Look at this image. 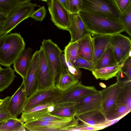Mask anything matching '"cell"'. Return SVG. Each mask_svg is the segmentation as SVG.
Wrapping results in <instances>:
<instances>
[{
  "mask_svg": "<svg viewBox=\"0 0 131 131\" xmlns=\"http://www.w3.org/2000/svg\"><path fill=\"white\" fill-rule=\"evenodd\" d=\"M78 13L87 30L93 35H112L124 31L119 19L83 11Z\"/></svg>",
  "mask_w": 131,
  "mask_h": 131,
  "instance_id": "6da1fadb",
  "label": "cell"
},
{
  "mask_svg": "<svg viewBox=\"0 0 131 131\" xmlns=\"http://www.w3.org/2000/svg\"><path fill=\"white\" fill-rule=\"evenodd\" d=\"M25 43L19 33L0 36V64L10 67L25 49Z\"/></svg>",
  "mask_w": 131,
  "mask_h": 131,
  "instance_id": "7a4b0ae2",
  "label": "cell"
},
{
  "mask_svg": "<svg viewBox=\"0 0 131 131\" xmlns=\"http://www.w3.org/2000/svg\"><path fill=\"white\" fill-rule=\"evenodd\" d=\"M79 121L75 116L59 121H45L36 120L25 122L26 130L30 131H67L78 125Z\"/></svg>",
  "mask_w": 131,
  "mask_h": 131,
  "instance_id": "3957f363",
  "label": "cell"
},
{
  "mask_svg": "<svg viewBox=\"0 0 131 131\" xmlns=\"http://www.w3.org/2000/svg\"><path fill=\"white\" fill-rule=\"evenodd\" d=\"M80 11L119 19L121 15L113 0H82Z\"/></svg>",
  "mask_w": 131,
  "mask_h": 131,
  "instance_id": "277c9868",
  "label": "cell"
},
{
  "mask_svg": "<svg viewBox=\"0 0 131 131\" xmlns=\"http://www.w3.org/2000/svg\"><path fill=\"white\" fill-rule=\"evenodd\" d=\"M39 51L38 85L37 90L41 91L54 87L56 82L49 60L41 46Z\"/></svg>",
  "mask_w": 131,
  "mask_h": 131,
  "instance_id": "5b68a950",
  "label": "cell"
},
{
  "mask_svg": "<svg viewBox=\"0 0 131 131\" xmlns=\"http://www.w3.org/2000/svg\"><path fill=\"white\" fill-rule=\"evenodd\" d=\"M98 91L94 86L84 85L81 81H79L67 90L62 91L54 103L56 105L66 103H75L83 97Z\"/></svg>",
  "mask_w": 131,
  "mask_h": 131,
  "instance_id": "8992f818",
  "label": "cell"
},
{
  "mask_svg": "<svg viewBox=\"0 0 131 131\" xmlns=\"http://www.w3.org/2000/svg\"><path fill=\"white\" fill-rule=\"evenodd\" d=\"M36 4L28 2L23 4L12 11L7 16L4 23L3 34H7L20 23L30 17Z\"/></svg>",
  "mask_w": 131,
  "mask_h": 131,
  "instance_id": "52a82bcc",
  "label": "cell"
},
{
  "mask_svg": "<svg viewBox=\"0 0 131 131\" xmlns=\"http://www.w3.org/2000/svg\"><path fill=\"white\" fill-rule=\"evenodd\" d=\"M41 46L49 60L56 82L58 77L65 70L60 59V55L62 51L50 39L43 40Z\"/></svg>",
  "mask_w": 131,
  "mask_h": 131,
  "instance_id": "ba28073f",
  "label": "cell"
},
{
  "mask_svg": "<svg viewBox=\"0 0 131 131\" xmlns=\"http://www.w3.org/2000/svg\"><path fill=\"white\" fill-rule=\"evenodd\" d=\"M48 9L51 19L59 29L68 31L71 23V14L58 0H49Z\"/></svg>",
  "mask_w": 131,
  "mask_h": 131,
  "instance_id": "9c48e42d",
  "label": "cell"
},
{
  "mask_svg": "<svg viewBox=\"0 0 131 131\" xmlns=\"http://www.w3.org/2000/svg\"><path fill=\"white\" fill-rule=\"evenodd\" d=\"M62 92L56 86L47 90H36L27 98L23 111L40 104L51 102L54 103Z\"/></svg>",
  "mask_w": 131,
  "mask_h": 131,
  "instance_id": "30bf717a",
  "label": "cell"
},
{
  "mask_svg": "<svg viewBox=\"0 0 131 131\" xmlns=\"http://www.w3.org/2000/svg\"><path fill=\"white\" fill-rule=\"evenodd\" d=\"M109 44L118 64H120L131 54V41L127 37L120 34L111 35Z\"/></svg>",
  "mask_w": 131,
  "mask_h": 131,
  "instance_id": "8fae6325",
  "label": "cell"
},
{
  "mask_svg": "<svg viewBox=\"0 0 131 131\" xmlns=\"http://www.w3.org/2000/svg\"><path fill=\"white\" fill-rule=\"evenodd\" d=\"M39 52L37 51L32 55L26 78L24 80L25 92L27 98L35 92L38 85V72Z\"/></svg>",
  "mask_w": 131,
  "mask_h": 131,
  "instance_id": "7c38bea8",
  "label": "cell"
},
{
  "mask_svg": "<svg viewBox=\"0 0 131 131\" xmlns=\"http://www.w3.org/2000/svg\"><path fill=\"white\" fill-rule=\"evenodd\" d=\"M102 102L100 91L84 97L75 103V115L94 110H102Z\"/></svg>",
  "mask_w": 131,
  "mask_h": 131,
  "instance_id": "4fadbf2b",
  "label": "cell"
},
{
  "mask_svg": "<svg viewBox=\"0 0 131 131\" xmlns=\"http://www.w3.org/2000/svg\"><path fill=\"white\" fill-rule=\"evenodd\" d=\"M24 82L13 94L11 96L9 102L7 110L10 117L17 118L23 111L27 99Z\"/></svg>",
  "mask_w": 131,
  "mask_h": 131,
  "instance_id": "5bb4252c",
  "label": "cell"
},
{
  "mask_svg": "<svg viewBox=\"0 0 131 131\" xmlns=\"http://www.w3.org/2000/svg\"><path fill=\"white\" fill-rule=\"evenodd\" d=\"M75 116L78 120L83 123L103 129L113 123L112 121L107 120L106 116L101 110L89 111L75 115Z\"/></svg>",
  "mask_w": 131,
  "mask_h": 131,
  "instance_id": "9a60e30c",
  "label": "cell"
},
{
  "mask_svg": "<svg viewBox=\"0 0 131 131\" xmlns=\"http://www.w3.org/2000/svg\"><path fill=\"white\" fill-rule=\"evenodd\" d=\"M120 89L119 86L116 82L100 91L102 96V111L105 116L116 104Z\"/></svg>",
  "mask_w": 131,
  "mask_h": 131,
  "instance_id": "2e32d148",
  "label": "cell"
},
{
  "mask_svg": "<svg viewBox=\"0 0 131 131\" xmlns=\"http://www.w3.org/2000/svg\"><path fill=\"white\" fill-rule=\"evenodd\" d=\"M56 105L53 102L39 105L23 111L20 118L24 122L37 120L46 116L54 110Z\"/></svg>",
  "mask_w": 131,
  "mask_h": 131,
  "instance_id": "e0dca14e",
  "label": "cell"
},
{
  "mask_svg": "<svg viewBox=\"0 0 131 131\" xmlns=\"http://www.w3.org/2000/svg\"><path fill=\"white\" fill-rule=\"evenodd\" d=\"M71 23L68 29L71 37L70 42L78 41L90 33L86 29L78 13L71 14Z\"/></svg>",
  "mask_w": 131,
  "mask_h": 131,
  "instance_id": "ac0fdd59",
  "label": "cell"
},
{
  "mask_svg": "<svg viewBox=\"0 0 131 131\" xmlns=\"http://www.w3.org/2000/svg\"><path fill=\"white\" fill-rule=\"evenodd\" d=\"M32 51L31 48L24 49L13 63L14 70L22 78L23 80L26 78L32 57Z\"/></svg>",
  "mask_w": 131,
  "mask_h": 131,
  "instance_id": "d6986e66",
  "label": "cell"
},
{
  "mask_svg": "<svg viewBox=\"0 0 131 131\" xmlns=\"http://www.w3.org/2000/svg\"><path fill=\"white\" fill-rule=\"evenodd\" d=\"M111 37L109 35H93L94 52L92 62L94 69L97 62L109 44Z\"/></svg>",
  "mask_w": 131,
  "mask_h": 131,
  "instance_id": "ffe728a7",
  "label": "cell"
},
{
  "mask_svg": "<svg viewBox=\"0 0 131 131\" xmlns=\"http://www.w3.org/2000/svg\"><path fill=\"white\" fill-rule=\"evenodd\" d=\"M77 41L79 46V56L87 60L92 61L94 48L91 34H86Z\"/></svg>",
  "mask_w": 131,
  "mask_h": 131,
  "instance_id": "44dd1931",
  "label": "cell"
},
{
  "mask_svg": "<svg viewBox=\"0 0 131 131\" xmlns=\"http://www.w3.org/2000/svg\"><path fill=\"white\" fill-rule=\"evenodd\" d=\"M117 82L120 87L131 81V56H128L120 64V69L118 73Z\"/></svg>",
  "mask_w": 131,
  "mask_h": 131,
  "instance_id": "7402d4cb",
  "label": "cell"
},
{
  "mask_svg": "<svg viewBox=\"0 0 131 131\" xmlns=\"http://www.w3.org/2000/svg\"><path fill=\"white\" fill-rule=\"evenodd\" d=\"M117 64H118L115 59L113 49L109 44L97 62L94 70Z\"/></svg>",
  "mask_w": 131,
  "mask_h": 131,
  "instance_id": "603a6c76",
  "label": "cell"
},
{
  "mask_svg": "<svg viewBox=\"0 0 131 131\" xmlns=\"http://www.w3.org/2000/svg\"><path fill=\"white\" fill-rule=\"evenodd\" d=\"M120 68V64L94 70L92 74L96 79L107 80L116 77Z\"/></svg>",
  "mask_w": 131,
  "mask_h": 131,
  "instance_id": "cb8c5ba5",
  "label": "cell"
},
{
  "mask_svg": "<svg viewBox=\"0 0 131 131\" xmlns=\"http://www.w3.org/2000/svg\"><path fill=\"white\" fill-rule=\"evenodd\" d=\"M75 103L68 102L56 105L53 110L50 113L51 115L66 117L75 116Z\"/></svg>",
  "mask_w": 131,
  "mask_h": 131,
  "instance_id": "d4e9b609",
  "label": "cell"
},
{
  "mask_svg": "<svg viewBox=\"0 0 131 131\" xmlns=\"http://www.w3.org/2000/svg\"><path fill=\"white\" fill-rule=\"evenodd\" d=\"M79 81L75 79L65 69V71L56 80L55 86L62 91H63L75 84Z\"/></svg>",
  "mask_w": 131,
  "mask_h": 131,
  "instance_id": "484cf974",
  "label": "cell"
},
{
  "mask_svg": "<svg viewBox=\"0 0 131 131\" xmlns=\"http://www.w3.org/2000/svg\"><path fill=\"white\" fill-rule=\"evenodd\" d=\"M15 71L10 67L0 71V93L8 88L12 83L16 76Z\"/></svg>",
  "mask_w": 131,
  "mask_h": 131,
  "instance_id": "4316f807",
  "label": "cell"
},
{
  "mask_svg": "<svg viewBox=\"0 0 131 131\" xmlns=\"http://www.w3.org/2000/svg\"><path fill=\"white\" fill-rule=\"evenodd\" d=\"M24 122L20 118L10 117L0 126V131H26Z\"/></svg>",
  "mask_w": 131,
  "mask_h": 131,
  "instance_id": "83f0119b",
  "label": "cell"
},
{
  "mask_svg": "<svg viewBox=\"0 0 131 131\" xmlns=\"http://www.w3.org/2000/svg\"><path fill=\"white\" fill-rule=\"evenodd\" d=\"M131 110V107L121 103H116L106 117L109 121L118 119L129 112Z\"/></svg>",
  "mask_w": 131,
  "mask_h": 131,
  "instance_id": "f1b7e54d",
  "label": "cell"
},
{
  "mask_svg": "<svg viewBox=\"0 0 131 131\" xmlns=\"http://www.w3.org/2000/svg\"><path fill=\"white\" fill-rule=\"evenodd\" d=\"M31 0H0V12L6 17L18 6Z\"/></svg>",
  "mask_w": 131,
  "mask_h": 131,
  "instance_id": "f546056e",
  "label": "cell"
},
{
  "mask_svg": "<svg viewBox=\"0 0 131 131\" xmlns=\"http://www.w3.org/2000/svg\"><path fill=\"white\" fill-rule=\"evenodd\" d=\"M128 82L120 87L116 103H121L131 107V84Z\"/></svg>",
  "mask_w": 131,
  "mask_h": 131,
  "instance_id": "4dcf8cb0",
  "label": "cell"
},
{
  "mask_svg": "<svg viewBox=\"0 0 131 131\" xmlns=\"http://www.w3.org/2000/svg\"><path fill=\"white\" fill-rule=\"evenodd\" d=\"M62 63L68 71L76 79L79 80L81 77L82 73L80 68L75 67L62 52L60 55Z\"/></svg>",
  "mask_w": 131,
  "mask_h": 131,
  "instance_id": "1f68e13d",
  "label": "cell"
},
{
  "mask_svg": "<svg viewBox=\"0 0 131 131\" xmlns=\"http://www.w3.org/2000/svg\"><path fill=\"white\" fill-rule=\"evenodd\" d=\"M64 52L65 57L73 63L79 56L78 41L70 42L65 47Z\"/></svg>",
  "mask_w": 131,
  "mask_h": 131,
  "instance_id": "d6a6232c",
  "label": "cell"
},
{
  "mask_svg": "<svg viewBox=\"0 0 131 131\" xmlns=\"http://www.w3.org/2000/svg\"><path fill=\"white\" fill-rule=\"evenodd\" d=\"M120 20L123 26L124 31L131 37V4L124 13L121 14Z\"/></svg>",
  "mask_w": 131,
  "mask_h": 131,
  "instance_id": "836d02e7",
  "label": "cell"
},
{
  "mask_svg": "<svg viewBox=\"0 0 131 131\" xmlns=\"http://www.w3.org/2000/svg\"><path fill=\"white\" fill-rule=\"evenodd\" d=\"M72 64L78 68H83L92 72L94 70L92 61H88L81 57L79 56L75 60Z\"/></svg>",
  "mask_w": 131,
  "mask_h": 131,
  "instance_id": "e575fe53",
  "label": "cell"
},
{
  "mask_svg": "<svg viewBox=\"0 0 131 131\" xmlns=\"http://www.w3.org/2000/svg\"><path fill=\"white\" fill-rule=\"evenodd\" d=\"M11 96H7L3 103L0 105V122H4L10 117L8 111L7 106Z\"/></svg>",
  "mask_w": 131,
  "mask_h": 131,
  "instance_id": "d590c367",
  "label": "cell"
},
{
  "mask_svg": "<svg viewBox=\"0 0 131 131\" xmlns=\"http://www.w3.org/2000/svg\"><path fill=\"white\" fill-rule=\"evenodd\" d=\"M46 15V9L45 6H43L36 10L34 11L31 15L30 17L37 21H42Z\"/></svg>",
  "mask_w": 131,
  "mask_h": 131,
  "instance_id": "8d00e7d4",
  "label": "cell"
},
{
  "mask_svg": "<svg viewBox=\"0 0 131 131\" xmlns=\"http://www.w3.org/2000/svg\"><path fill=\"white\" fill-rule=\"evenodd\" d=\"M75 127H72L67 131H95L103 129L100 127H97L90 126L82 123Z\"/></svg>",
  "mask_w": 131,
  "mask_h": 131,
  "instance_id": "74e56055",
  "label": "cell"
},
{
  "mask_svg": "<svg viewBox=\"0 0 131 131\" xmlns=\"http://www.w3.org/2000/svg\"><path fill=\"white\" fill-rule=\"evenodd\" d=\"M70 14L78 13L80 11L82 0H68Z\"/></svg>",
  "mask_w": 131,
  "mask_h": 131,
  "instance_id": "f35d334b",
  "label": "cell"
},
{
  "mask_svg": "<svg viewBox=\"0 0 131 131\" xmlns=\"http://www.w3.org/2000/svg\"><path fill=\"white\" fill-rule=\"evenodd\" d=\"M121 14L124 13L131 4V0H113Z\"/></svg>",
  "mask_w": 131,
  "mask_h": 131,
  "instance_id": "ab89813d",
  "label": "cell"
},
{
  "mask_svg": "<svg viewBox=\"0 0 131 131\" xmlns=\"http://www.w3.org/2000/svg\"><path fill=\"white\" fill-rule=\"evenodd\" d=\"M70 117H66L52 115L50 114L49 115L39 118L38 120L45 121H53L64 120Z\"/></svg>",
  "mask_w": 131,
  "mask_h": 131,
  "instance_id": "60d3db41",
  "label": "cell"
},
{
  "mask_svg": "<svg viewBox=\"0 0 131 131\" xmlns=\"http://www.w3.org/2000/svg\"><path fill=\"white\" fill-rule=\"evenodd\" d=\"M64 8L69 12V6L68 0H58Z\"/></svg>",
  "mask_w": 131,
  "mask_h": 131,
  "instance_id": "b9f144b4",
  "label": "cell"
},
{
  "mask_svg": "<svg viewBox=\"0 0 131 131\" xmlns=\"http://www.w3.org/2000/svg\"><path fill=\"white\" fill-rule=\"evenodd\" d=\"M4 22H0V36L4 34L3 26Z\"/></svg>",
  "mask_w": 131,
  "mask_h": 131,
  "instance_id": "7bdbcfd3",
  "label": "cell"
},
{
  "mask_svg": "<svg viewBox=\"0 0 131 131\" xmlns=\"http://www.w3.org/2000/svg\"><path fill=\"white\" fill-rule=\"evenodd\" d=\"M6 18V17L0 12V22H4Z\"/></svg>",
  "mask_w": 131,
  "mask_h": 131,
  "instance_id": "ee69618b",
  "label": "cell"
},
{
  "mask_svg": "<svg viewBox=\"0 0 131 131\" xmlns=\"http://www.w3.org/2000/svg\"><path fill=\"white\" fill-rule=\"evenodd\" d=\"M5 99V98L3 99H0V105L4 102Z\"/></svg>",
  "mask_w": 131,
  "mask_h": 131,
  "instance_id": "f6af8a7d",
  "label": "cell"
},
{
  "mask_svg": "<svg viewBox=\"0 0 131 131\" xmlns=\"http://www.w3.org/2000/svg\"><path fill=\"white\" fill-rule=\"evenodd\" d=\"M41 0V1H45V2H47L48 0Z\"/></svg>",
  "mask_w": 131,
  "mask_h": 131,
  "instance_id": "bcb514c9",
  "label": "cell"
},
{
  "mask_svg": "<svg viewBox=\"0 0 131 131\" xmlns=\"http://www.w3.org/2000/svg\"><path fill=\"white\" fill-rule=\"evenodd\" d=\"M4 122H0V126H1V124H2Z\"/></svg>",
  "mask_w": 131,
  "mask_h": 131,
  "instance_id": "7dc6e473",
  "label": "cell"
},
{
  "mask_svg": "<svg viewBox=\"0 0 131 131\" xmlns=\"http://www.w3.org/2000/svg\"><path fill=\"white\" fill-rule=\"evenodd\" d=\"M3 69L0 66V71L1 70Z\"/></svg>",
  "mask_w": 131,
  "mask_h": 131,
  "instance_id": "c3c4849f",
  "label": "cell"
},
{
  "mask_svg": "<svg viewBox=\"0 0 131 131\" xmlns=\"http://www.w3.org/2000/svg\"><path fill=\"white\" fill-rule=\"evenodd\" d=\"M1 99L0 95V99Z\"/></svg>",
  "mask_w": 131,
  "mask_h": 131,
  "instance_id": "681fc988",
  "label": "cell"
}]
</instances>
